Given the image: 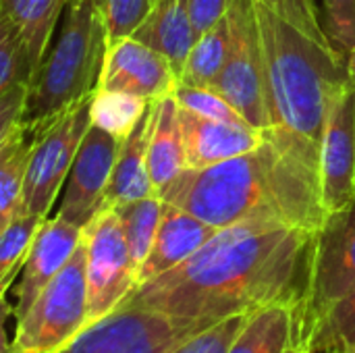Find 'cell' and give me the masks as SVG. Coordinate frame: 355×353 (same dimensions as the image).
<instances>
[{
    "instance_id": "obj_9",
    "label": "cell",
    "mask_w": 355,
    "mask_h": 353,
    "mask_svg": "<svg viewBox=\"0 0 355 353\" xmlns=\"http://www.w3.org/2000/svg\"><path fill=\"white\" fill-rule=\"evenodd\" d=\"M202 329L206 327L160 312L119 308L58 353H166Z\"/></svg>"
},
{
    "instance_id": "obj_18",
    "label": "cell",
    "mask_w": 355,
    "mask_h": 353,
    "mask_svg": "<svg viewBox=\"0 0 355 353\" xmlns=\"http://www.w3.org/2000/svg\"><path fill=\"white\" fill-rule=\"evenodd\" d=\"M302 339V304L277 302L252 312L227 353H287Z\"/></svg>"
},
{
    "instance_id": "obj_31",
    "label": "cell",
    "mask_w": 355,
    "mask_h": 353,
    "mask_svg": "<svg viewBox=\"0 0 355 353\" xmlns=\"http://www.w3.org/2000/svg\"><path fill=\"white\" fill-rule=\"evenodd\" d=\"M154 0H106L104 21H106V46L108 50L121 40L131 37L133 31L146 21Z\"/></svg>"
},
{
    "instance_id": "obj_6",
    "label": "cell",
    "mask_w": 355,
    "mask_h": 353,
    "mask_svg": "<svg viewBox=\"0 0 355 353\" xmlns=\"http://www.w3.org/2000/svg\"><path fill=\"white\" fill-rule=\"evenodd\" d=\"M229 52L214 89L256 129H270L264 62L254 0H229Z\"/></svg>"
},
{
    "instance_id": "obj_28",
    "label": "cell",
    "mask_w": 355,
    "mask_h": 353,
    "mask_svg": "<svg viewBox=\"0 0 355 353\" xmlns=\"http://www.w3.org/2000/svg\"><path fill=\"white\" fill-rule=\"evenodd\" d=\"M173 96L179 104V108H185L198 117L212 119V121H225L235 125H250L235 106L229 104L225 96H220L214 87H200V85H181L177 83L173 89ZM252 127V125H250Z\"/></svg>"
},
{
    "instance_id": "obj_37",
    "label": "cell",
    "mask_w": 355,
    "mask_h": 353,
    "mask_svg": "<svg viewBox=\"0 0 355 353\" xmlns=\"http://www.w3.org/2000/svg\"><path fill=\"white\" fill-rule=\"evenodd\" d=\"M327 353H347V352H327Z\"/></svg>"
},
{
    "instance_id": "obj_34",
    "label": "cell",
    "mask_w": 355,
    "mask_h": 353,
    "mask_svg": "<svg viewBox=\"0 0 355 353\" xmlns=\"http://www.w3.org/2000/svg\"><path fill=\"white\" fill-rule=\"evenodd\" d=\"M347 73H349V79L355 83V48L347 54Z\"/></svg>"
},
{
    "instance_id": "obj_3",
    "label": "cell",
    "mask_w": 355,
    "mask_h": 353,
    "mask_svg": "<svg viewBox=\"0 0 355 353\" xmlns=\"http://www.w3.org/2000/svg\"><path fill=\"white\" fill-rule=\"evenodd\" d=\"M270 129L320 152L329 114L349 81L347 60L254 0Z\"/></svg>"
},
{
    "instance_id": "obj_8",
    "label": "cell",
    "mask_w": 355,
    "mask_h": 353,
    "mask_svg": "<svg viewBox=\"0 0 355 353\" xmlns=\"http://www.w3.org/2000/svg\"><path fill=\"white\" fill-rule=\"evenodd\" d=\"M83 241L87 248V327H92L129 298L137 285V268L112 208L102 210L83 229Z\"/></svg>"
},
{
    "instance_id": "obj_22",
    "label": "cell",
    "mask_w": 355,
    "mask_h": 353,
    "mask_svg": "<svg viewBox=\"0 0 355 353\" xmlns=\"http://www.w3.org/2000/svg\"><path fill=\"white\" fill-rule=\"evenodd\" d=\"M302 341L312 353H355V291L308 320L302 327Z\"/></svg>"
},
{
    "instance_id": "obj_4",
    "label": "cell",
    "mask_w": 355,
    "mask_h": 353,
    "mask_svg": "<svg viewBox=\"0 0 355 353\" xmlns=\"http://www.w3.org/2000/svg\"><path fill=\"white\" fill-rule=\"evenodd\" d=\"M106 21L96 0H69L56 44L48 50L31 81L25 127L31 137L94 94L106 60Z\"/></svg>"
},
{
    "instance_id": "obj_13",
    "label": "cell",
    "mask_w": 355,
    "mask_h": 353,
    "mask_svg": "<svg viewBox=\"0 0 355 353\" xmlns=\"http://www.w3.org/2000/svg\"><path fill=\"white\" fill-rule=\"evenodd\" d=\"M177 83L179 77L162 52L135 37H125L106 52L96 89L123 92L146 102H158L173 94Z\"/></svg>"
},
{
    "instance_id": "obj_2",
    "label": "cell",
    "mask_w": 355,
    "mask_h": 353,
    "mask_svg": "<svg viewBox=\"0 0 355 353\" xmlns=\"http://www.w3.org/2000/svg\"><path fill=\"white\" fill-rule=\"evenodd\" d=\"M160 198L218 229L266 221L316 233L327 218L320 152L275 129L254 152L183 171Z\"/></svg>"
},
{
    "instance_id": "obj_26",
    "label": "cell",
    "mask_w": 355,
    "mask_h": 353,
    "mask_svg": "<svg viewBox=\"0 0 355 353\" xmlns=\"http://www.w3.org/2000/svg\"><path fill=\"white\" fill-rule=\"evenodd\" d=\"M46 223L44 216L19 212L12 221L0 229V289L2 295L10 289L17 275H21L23 264L29 256L33 239L42 225Z\"/></svg>"
},
{
    "instance_id": "obj_29",
    "label": "cell",
    "mask_w": 355,
    "mask_h": 353,
    "mask_svg": "<svg viewBox=\"0 0 355 353\" xmlns=\"http://www.w3.org/2000/svg\"><path fill=\"white\" fill-rule=\"evenodd\" d=\"M256 2L279 15L285 23H289L304 35L316 40L327 48H335L320 21V8L316 6V0H256Z\"/></svg>"
},
{
    "instance_id": "obj_17",
    "label": "cell",
    "mask_w": 355,
    "mask_h": 353,
    "mask_svg": "<svg viewBox=\"0 0 355 353\" xmlns=\"http://www.w3.org/2000/svg\"><path fill=\"white\" fill-rule=\"evenodd\" d=\"M152 121H154V102L148 106L146 114L139 119L135 129L121 146V152L116 156L110 175V183L106 187L102 210L114 208L116 204L123 202L158 196L148 171V144L152 133Z\"/></svg>"
},
{
    "instance_id": "obj_12",
    "label": "cell",
    "mask_w": 355,
    "mask_h": 353,
    "mask_svg": "<svg viewBox=\"0 0 355 353\" xmlns=\"http://www.w3.org/2000/svg\"><path fill=\"white\" fill-rule=\"evenodd\" d=\"M320 185L327 214L355 200V83L352 79L335 100L322 133Z\"/></svg>"
},
{
    "instance_id": "obj_23",
    "label": "cell",
    "mask_w": 355,
    "mask_h": 353,
    "mask_svg": "<svg viewBox=\"0 0 355 353\" xmlns=\"http://www.w3.org/2000/svg\"><path fill=\"white\" fill-rule=\"evenodd\" d=\"M31 152L33 137L27 127L0 137V229L6 227L19 210Z\"/></svg>"
},
{
    "instance_id": "obj_14",
    "label": "cell",
    "mask_w": 355,
    "mask_h": 353,
    "mask_svg": "<svg viewBox=\"0 0 355 353\" xmlns=\"http://www.w3.org/2000/svg\"><path fill=\"white\" fill-rule=\"evenodd\" d=\"M81 239L83 229L62 221L60 216L46 218L33 239L21 270V279L15 287V320H19L31 308L46 285H50V281L67 266Z\"/></svg>"
},
{
    "instance_id": "obj_11",
    "label": "cell",
    "mask_w": 355,
    "mask_h": 353,
    "mask_svg": "<svg viewBox=\"0 0 355 353\" xmlns=\"http://www.w3.org/2000/svg\"><path fill=\"white\" fill-rule=\"evenodd\" d=\"M123 141L92 123L71 166L67 191L56 216L85 229L102 212L106 187Z\"/></svg>"
},
{
    "instance_id": "obj_35",
    "label": "cell",
    "mask_w": 355,
    "mask_h": 353,
    "mask_svg": "<svg viewBox=\"0 0 355 353\" xmlns=\"http://www.w3.org/2000/svg\"><path fill=\"white\" fill-rule=\"evenodd\" d=\"M287 353H312V352H310V350L304 345V341L300 339V341H297V343H295V345H293V347H291Z\"/></svg>"
},
{
    "instance_id": "obj_10",
    "label": "cell",
    "mask_w": 355,
    "mask_h": 353,
    "mask_svg": "<svg viewBox=\"0 0 355 353\" xmlns=\"http://www.w3.org/2000/svg\"><path fill=\"white\" fill-rule=\"evenodd\" d=\"M352 291H355V200L349 206L327 214L314 235L302 327Z\"/></svg>"
},
{
    "instance_id": "obj_33",
    "label": "cell",
    "mask_w": 355,
    "mask_h": 353,
    "mask_svg": "<svg viewBox=\"0 0 355 353\" xmlns=\"http://www.w3.org/2000/svg\"><path fill=\"white\" fill-rule=\"evenodd\" d=\"M187 10L196 35H202L227 17L229 0H187Z\"/></svg>"
},
{
    "instance_id": "obj_5",
    "label": "cell",
    "mask_w": 355,
    "mask_h": 353,
    "mask_svg": "<svg viewBox=\"0 0 355 353\" xmlns=\"http://www.w3.org/2000/svg\"><path fill=\"white\" fill-rule=\"evenodd\" d=\"M87 329V248L81 239L67 266L17 320L2 353H58Z\"/></svg>"
},
{
    "instance_id": "obj_30",
    "label": "cell",
    "mask_w": 355,
    "mask_h": 353,
    "mask_svg": "<svg viewBox=\"0 0 355 353\" xmlns=\"http://www.w3.org/2000/svg\"><path fill=\"white\" fill-rule=\"evenodd\" d=\"M248 316L250 314H239V316L218 320V322L193 333L191 337L183 339L181 343H177L166 353H227Z\"/></svg>"
},
{
    "instance_id": "obj_25",
    "label": "cell",
    "mask_w": 355,
    "mask_h": 353,
    "mask_svg": "<svg viewBox=\"0 0 355 353\" xmlns=\"http://www.w3.org/2000/svg\"><path fill=\"white\" fill-rule=\"evenodd\" d=\"M123 225V233L133 258L135 268L139 270V266L144 264V260L148 258L158 225H160V216H162V198L160 196H150V198H141V200H131V202H123L116 204L112 208Z\"/></svg>"
},
{
    "instance_id": "obj_36",
    "label": "cell",
    "mask_w": 355,
    "mask_h": 353,
    "mask_svg": "<svg viewBox=\"0 0 355 353\" xmlns=\"http://www.w3.org/2000/svg\"><path fill=\"white\" fill-rule=\"evenodd\" d=\"M96 2H98V4L102 6V10H104V4H106V0H96Z\"/></svg>"
},
{
    "instance_id": "obj_15",
    "label": "cell",
    "mask_w": 355,
    "mask_h": 353,
    "mask_svg": "<svg viewBox=\"0 0 355 353\" xmlns=\"http://www.w3.org/2000/svg\"><path fill=\"white\" fill-rule=\"evenodd\" d=\"M179 125L187 169H208L220 164L254 152L266 139V131L262 129L204 119L185 108H179Z\"/></svg>"
},
{
    "instance_id": "obj_19",
    "label": "cell",
    "mask_w": 355,
    "mask_h": 353,
    "mask_svg": "<svg viewBox=\"0 0 355 353\" xmlns=\"http://www.w3.org/2000/svg\"><path fill=\"white\" fill-rule=\"evenodd\" d=\"M131 37L162 52L171 60L177 77H181L183 64L198 40L189 19L187 0H154L146 21Z\"/></svg>"
},
{
    "instance_id": "obj_20",
    "label": "cell",
    "mask_w": 355,
    "mask_h": 353,
    "mask_svg": "<svg viewBox=\"0 0 355 353\" xmlns=\"http://www.w3.org/2000/svg\"><path fill=\"white\" fill-rule=\"evenodd\" d=\"M148 171L158 196L183 171H187L179 125V104L173 94L154 102V121L148 144Z\"/></svg>"
},
{
    "instance_id": "obj_27",
    "label": "cell",
    "mask_w": 355,
    "mask_h": 353,
    "mask_svg": "<svg viewBox=\"0 0 355 353\" xmlns=\"http://www.w3.org/2000/svg\"><path fill=\"white\" fill-rule=\"evenodd\" d=\"M150 104L152 102L131 94L96 89L92 100V123L119 139H127Z\"/></svg>"
},
{
    "instance_id": "obj_32",
    "label": "cell",
    "mask_w": 355,
    "mask_h": 353,
    "mask_svg": "<svg viewBox=\"0 0 355 353\" xmlns=\"http://www.w3.org/2000/svg\"><path fill=\"white\" fill-rule=\"evenodd\" d=\"M324 29L341 54L355 48V0H322Z\"/></svg>"
},
{
    "instance_id": "obj_7",
    "label": "cell",
    "mask_w": 355,
    "mask_h": 353,
    "mask_svg": "<svg viewBox=\"0 0 355 353\" xmlns=\"http://www.w3.org/2000/svg\"><path fill=\"white\" fill-rule=\"evenodd\" d=\"M94 94L79 100L44 133L33 137V152L17 214L29 212L48 218L50 208L58 198V191L69 179L79 146L92 127Z\"/></svg>"
},
{
    "instance_id": "obj_24",
    "label": "cell",
    "mask_w": 355,
    "mask_h": 353,
    "mask_svg": "<svg viewBox=\"0 0 355 353\" xmlns=\"http://www.w3.org/2000/svg\"><path fill=\"white\" fill-rule=\"evenodd\" d=\"M229 19L225 17L218 25H214L210 31L198 35L196 44L191 46V52L183 64L179 83L181 85H200V87H212L218 79L227 52H229Z\"/></svg>"
},
{
    "instance_id": "obj_21",
    "label": "cell",
    "mask_w": 355,
    "mask_h": 353,
    "mask_svg": "<svg viewBox=\"0 0 355 353\" xmlns=\"http://www.w3.org/2000/svg\"><path fill=\"white\" fill-rule=\"evenodd\" d=\"M64 4L69 0H0V19L19 33L33 75L48 54L52 31Z\"/></svg>"
},
{
    "instance_id": "obj_1",
    "label": "cell",
    "mask_w": 355,
    "mask_h": 353,
    "mask_svg": "<svg viewBox=\"0 0 355 353\" xmlns=\"http://www.w3.org/2000/svg\"><path fill=\"white\" fill-rule=\"evenodd\" d=\"M314 235L266 221L225 227L183 264L133 289L119 308L152 310L204 327L277 302L304 308Z\"/></svg>"
},
{
    "instance_id": "obj_16",
    "label": "cell",
    "mask_w": 355,
    "mask_h": 353,
    "mask_svg": "<svg viewBox=\"0 0 355 353\" xmlns=\"http://www.w3.org/2000/svg\"><path fill=\"white\" fill-rule=\"evenodd\" d=\"M220 229L198 218L196 214L162 200V216L152 250L137 270V285H146L164 273L177 268L204 248Z\"/></svg>"
}]
</instances>
